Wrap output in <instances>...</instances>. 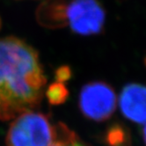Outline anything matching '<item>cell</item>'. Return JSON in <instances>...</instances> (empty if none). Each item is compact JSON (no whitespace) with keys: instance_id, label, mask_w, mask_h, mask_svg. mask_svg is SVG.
<instances>
[{"instance_id":"cell-1","label":"cell","mask_w":146,"mask_h":146,"mask_svg":"<svg viewBox=\"0 0 146 146\" xmlns=\"http://www.w3.org/2000/svg\"><path fill=\"white\" fill-rule=\"evenodd\" d=\"M46 83L34 48L15 37L0 39V121L39 106Z\"/></svg>"},{"instance_id":"cell-2","label":"cell","mask_w":146,"mask_h":146,"mask_svg":"<svg viewBox=\"0 0 146 146\" xmlns=\"http://www.w3.org/2000/svg\"><path fill=\"white\" fill-rule=\"evenodd\" d=\"M40 9L44 25L68 26L73 32L92 35L101 32L105 12L97 0H47Z\"/></svg>"},{"instance_id":"cell-3","label":"cell","mask_w":146,"mask_h":146,"mask_svg":"<svg viewBox=\"0 0 146 146\" xmlns=\"http://www.w3.org/2000/svg\"><path fill=\"white\" fill-rule=\"evenodd\" d=\"M55 126L43 113L33 110L20 113L12 122L6 137V146H51Z\"/></svg>"},{"instance_id":"cell-4","label":"cell","mask_w":146,"mask_h":146,"mask_svg":"<svg viewBox=\"0 0 146 146\" xmlns=\"http://www.w3.org/2000/svg\"><path fill=\"white\" fill-rule=\"evenodd\" d=\"M117 98L113 88L104 82H92L82 88L79 108L83 114L93 121L108 120L115 111Z\"/></svg>"},{"instance_id":"cell-5","label":"cell","mask_w":146,"mask_h":146,"mask_svg":"<svg viewBox=\"0 0 146 146\" xmlns=\"http://www.w3.org/2000/svg\"><path fill=\"white\" fill-rule=\"evenodd\" d=\"M119 106L123 116L133 122H146V86L140 84H129L119 97Z\"/></svg>"},{"instance_id":"cell-6","label":"cell","mask_w":146,"mask_h":146,"mask_svg":"<svg viewBox=\"0 0 146 146\" xmlns=\"http://www.w3.org/2000/svg\"><path fill=\"white\" fill-rule=\"evenodd\" d=\"M51 146H87L64 124L55 126V139Z\"/></svg>"},{"instance_id":"cell-7","label":"cell","mask_w":146,"mask_h":146,"mask_svg":"<svg viewBox=\"0 0 146 146\" xmlns=\"http://www.w3.org/2000/svg\"><path fill=\"white\" fill-rule=\"evenodd\" d=\"M46 94L50 103L61 104L65 101L68 96V92L64 85L62 82L57 81L49 86Z\"/></svg>"},{"instance_id":"cell-8","label":"cell","mask_w":146,"mask_h":146,"mask_svg":"<svg viewBox=\"0 0 146 146\" xmlns=\"http://www.w3.org/2000/svg\"><path fill=\"white\" fill-rule=\"evenodd\" d=\"M70 77V71L67 67H62L56 71V79L58 82H64Z\"/></svg>"},{"instance_id":"cell-9","label":"cell","mask_w":146,"mask_h":146,"mask_svg":"<svg viewBox=\"0 0 146 146\" xmlns=\"http://www.w3.org/2000/svg\"><path fill=\"white\" fill-rule=\"evenodd\" d=\"M143 138L144 143L146 144V122L144 123V127L143 129Z\"/></svg>"}]
</instances>
